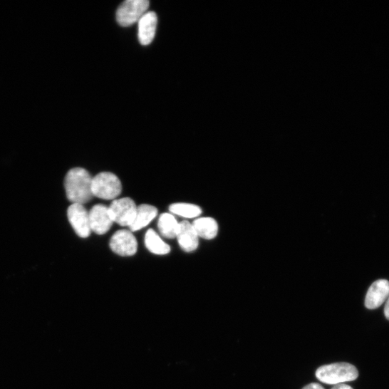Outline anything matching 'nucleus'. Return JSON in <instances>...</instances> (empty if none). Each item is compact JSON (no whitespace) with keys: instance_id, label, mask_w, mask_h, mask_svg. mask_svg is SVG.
I'll use <instances>...</instances> for the list:
<instances>
[{"instance_id":"obj_11","label":"nucleus","mask_w":389,"mask_h":389,"mask_svg":"<svg viewBox=\"0 0 389 389\" xmlns=\"http://www.w3.org/2000/svg\"><path fill=\"white\" fill-rule=\"evenodd\" d=\"M176 238L182 249L186 252L193 251L199 247V236L192 224L187 221L179 224Z\"/></svg>"},{"instance_id":"obj_16","label":"nucleus","mask_w":389,"mask_h":389,"mask_svg":"<svg viewBox=\"0 0 389 389\" xmlns=\"http://www.w3.org/2000/svg\"><path fill=\"white\" fill-rule=\"evenodd\" d=\"M169 210L172 214L187 219L198 217L202 213L199 207L189 204H174L170 207Z\"/></svg>"},{"instance_id":"obj_14","label":"nucleus","mask_w":389,"mask_h":389,"mask_svg":"<svg viewBox=\"0 0 389 389\" xmlns=\"http://www.w3.org/2000/svg\"><path fill=\"white\" fill-rule=\"evenodd\" d=\"M147 248L155 254H167L170 251V247L162 240L157 233L153 229H149L145 235Z\"/></svg>"},{"instance_id":"obj_2","label":"nucleus","mask_w":389,"mask_h":389,"mask_svg":"<svg viewBox=\"0 0 389 389\" xmlns=\"http://www.w3.org/2000/svg\"><path fill=\"white\" fill-rule=\"evenodd\" d=\"M316 378L322 383L338 385L358 378V371L353 365L337 363L321 366L316 371Z\"/></svg>"},{"instance_id":"obj_13","label":"nucleus","mask_w":389,"mask_h":389,"mask_svg":"<svg viewBox=\"0 0 389 389\" xmlns=\"http://www.w3.org/2000/svg\"><path fill=\"white\" fill-rule=\"evenodd\" d=\"M192 226L199 237H200L208 240L214 239L219 231V226L217 221L209 217L194 220Z\"/></svg>"},{"instance_id":"obj_8","label":"nucleus","mask_w":389,"mask_h":389,"mask_svg":"<svg viewBox=\"0 0 389 389\" xmlns=\"http://www.w3.org/2000/svg\"><path fill=\"white\" fill-rule=\"evenodd\" d=\"M91 230L98 235L107 233L113 225L108 208L104 205H96L89 212Z\"/></svg>"},{"instance_id":"obj_18","label":"nucleus","mask_w":389,"mask_h":389,"mask_svg":"<svg viewBox=\"0 0 389 389\" xmlns=\"http://www.w3.org/2000/svg\"><path fill=\"white\" fill-rule=\"evenodd\" d=\"M332 389H353V388L349 385L341 383V384L336 385Z\"/></svg>"},{"instance_id":"obj_3","label":"nucleus","mask_w":389,"mask_h":389,"mask_svg":"<svg viewBox=\"0 0 389 389\" xmlns=\"http://www.w3.org/2000/svg\"><path fill=\"white\" fill-rule=\"evenodd\" d=\"M92 191L93 197L112 200L117 198L122 191L118 177L111 172H100L93 178Z\"/></svg>"},{"instance_id":"obj_9","label":"nucleus","mask_w":389,"mask_h":389,"mask_svg":"<svg viewBox=\"0 0 389 389\" xmlns=\"http://www.w3.org/2000/svg\"><path fill=\"white\" fill-rule=\"evenodd\" d=\"M389 296V282L380 279L375 281L369 288L365 300L367 308L375 309L380 307Z\"/></svg>"},{"instance_id":"obj_12","label":"nucleus","mask_w":389,"mask_h":389,"mask_svg":"<svg viewBox=\"0 0 389 389\" xmlns=\"http://www.w3.org/2000/svg\"><path fill=\"white\" fill-rule=\"evenodd\" d=\"M156 207L142 204L138 207L137 214L133 223L129 226L131 232H137L146 227L157 216Z\"/></svg>"},{"instance_id":"obj_1","label":"nucleus","mask_w":389,"mask_h":389,"mask_svg":"<svg viewBox=\"0 0 389 389\" xmlns=\"http://www.w3.org/2000/svg\"><path fill=\"white\" fill-rule=\"evenodd\" d=\"M93 177L83 168H74L65 177L64 187L67 197L73 204L83 205L93 197L92 191Z\"/></svg>"},{"instance_id":"obj_7","label":"nucleus","mask_w":389,"mask_h":389,"mask_svg":"<svg viewBox=\"0 0 389 389\" xmlns=\"http://www.w3.org/2000/svg\"><path fill=\"white\" fill-rule=\"evenodd\" d=\"M69 221L77 234L82 238H87L91 234L89 212L78 204H73L68 210Z\"/></svg>"},{"instance_id":"obj_5","label":"nucleus","mask_w":389,"mask_h":389,"mask_svg":"<svg viewBox=\"0 0 389 389\" xmlns=\"http://www.w3.org/2000/svg\"><path fill=\"white\" fill-rule=\"evenodd\" d=\"M137 210L135 202L130 198L115 200L108 208L113 222L122 227H129L133 223Z\"/></svg>"},{"instance_id":"obj_6","label":"nucleus","mask_w":389,"mask_h":389,"mask_svg":"<svg viewBox=\"0 0 389 389\" xmlns=\"http://www.w3.org/2000/svg\"><path fill=\"white\" fill-rule=\"evenodd\" d=\"M110 247L115 254L122 256H129L136 254L138 244L131 231L123 229L118 230L113 235Z\"/></svg>"},{"instance_id":"obj_15","label":"nucleus","mask_w":389,"mask_h":389,"mask_svg":"<svg viewBox=\"0 0 389 389\" xmlns=\"http://www.w3.org/2000/svg\"><path fill=\"white\" fill-rule=\"evenodd\" d=\"M158 229L164 237L174 239L177 237L179 224L172 214L165 213L160 217Z\"/></svg>"},{"instance_id":"obj_10","label":"nucleus","mask_w":389,"mask_h":389,"mask_svg":"<svg viewBox=\"0 0 389 389\" xmlns=\"http://www.w3.org/2000/svg\"><path fill=\"white\" fill-rule=\"evenodd\" d=\"M157 16L153 11L147 12L138 21V38L143 46L150 45L155 38Z\"/></svg>"},{"instance_id":"obj_17","label":"nucleus","mask_w":389,"mask_h":389,"mask_svg":"<svg viewBox=\"0 0 389 389\" xmlns=\"http://www.w3.org/2000/svg\"><path fill=\"white\" fill-rule=\"evenodd\" d=\"M302 389H324L322 385H321L318 383H310L305 387H304Z\"/></svg>"},{"instance_id":"obj_19","label":"nucleus","mask_w":389,"mask_h":389,"mask_svg":"<svg viewBox=\"0 0 389 389\" xmlns=\"http://www.w3.org/2000/svg\"><path fill=\"white\" fill-rule=\"evenodd\" d=\"M384 314L385 318L389 320V296L386 300V303L384 308Z\"/></svg>"},{"instance_id":"obj_4","label":"nucleus","mask_w":389,"mask_h":389,"mask_svg":"<svg viewBox=\"0 0 389 389\" xmlns=\"http://www.w3.org/2000/svg\"><path fill=\"white\" fill-rule=\"evenodd\" d=\"M149 7L150 2L147 0H127L117 11V21L123 27L132 26L138 23L147 12Z\"/></svg>"}]
</instances>
